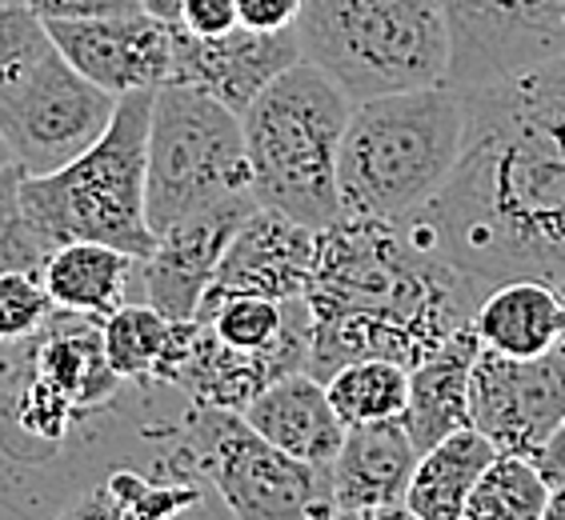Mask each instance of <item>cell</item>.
Wrapping results in <instances>:
<instances>
[{
    "label": "cell",
    "mask_w": 565,
    "mask_h": 520,
    "mask_svg": "<svg viewBox=\"0 0 565 520\" xmlns=\"http://www.w3.org/2000/svg\"><path fill=\"white\" fill-rule=\"evenodd\" d=\"M486 289L457 272L417 213L397 220L345 217L317 228L305 304L313 321L370 316L385 325L414 369L457 328L473 325Z\"/></svg>",
    "instance_id": "6da1fadb"
},
{
    "label": "cell",
    "mask_w": 565,
    "mask_h": 520,
    "mask_svg": "<svg viewBox=\"0 0 565 520\" xmlns=\"http://www.w3.org/2000/svg\"><path fill=\"white\" fill-rule=\"evenodd\" d=\"M466 144V97L441 85L353 100L338 152L345 217H409L446 185Z\"/></svg>",
    "instance_id": "7a4b0ae2"
},
{
    "label": "cell",
    "mask_w": 565,
    "mask_h": 520,
    "mask_svg": "<svg viewBox=\"0 0 565 520\" xmlns=\"http://www.w3.org/2000/svg\"><path fill=\"white\" fill-rule=\"evenodd\" d=\"M349 105L353 100L309 61L273 76L249 100L241 132L257 205L305 228H326L341 217L338 152Z\"/></svg>",
    "instance_id": "3957f363"
},
{
    "label": "cell",
    "mask_w": 565,
    "mask_h": 520,
    "mask_svg": "<svg viewBox=\"0 0 565 520\" xmlns=\"http://www.w3.org/2000/svg\"><path fill=\"white\" fill-rule=\"evenodd\" d=\"M152 88L117 97L109 129L81 156L44 176H24L21 205L44 257L73 240H97L145 260L157 245L145 217V144Z\"/></svg>",
    "instance_id": "277c9868"
},
{
    "label": "cell",
    "mask_w": 565,
    "mask_h": 520,
    "mask_svg": "<svg viewBox=\"0 0 565 520\" xmlns=\"http://www.w3.org/2000/svg\"><path fill=\"white\" fill-rule=\"evenodd\" d=\"M301 61L349 100L449 80V29L437 0H301Z\"/></svg>",
    "instance_id": "5b68a950"
},
{
    "label": "cell",
    "mask_w": 565,
    "mask_h": 520,
    "mask_svg": "<svg viewBox=\"0 0 565 520\" xmlns=\"http://www.w3.org/2000/svg\"><path fill=\"white\" fill-rule=\"evenodd\" d=\"M253 193L241 112L193 85L152 88L145 144V217L152 237L228 196Z\"/></svg>",
    "instance_id": "8992f818"
},
{
    "label": "cell",
    "mask_w": 565,
    "mask_h": 520,
    "mask_svg": "<svg viewBox=\"0 0 565 520\" xmlns=\"http://www.w3.org/2000/svg\"><path fill=\"white\" fill-rule=\"evenodd\" d=\"M173 468L209 485L233 517H333L329 473L269 445L241 412L193 404L173 448Z\"/></svg>",
    "instance_id": "52a82bcc"
},
{
    "label": "cell",
    "mask_w": 565,
    "mask_h": 520,
    "mask_svg": "<svg viewBox=\"0 0 565 520\" xmlns=\"http://www.w3.org/2000/svg\"><path fill=\"white\" fill-rule=\"evenodd\" d=\"M117 97L81 76L56 44L0 93V137L24 176L65 169L109 129Z\"/></svg>",
    "instance_id": "ba28073f"
},
{
    "label": "cell",
    "mask_w": 565,
    "mask_h": 520,
    "mask_svg": "<svg viewBox=\"0 0 565 520\" xmlns=\"http://www.w3.org/2000/svg\"><path fill=\"white\" fill-rule=\"evenodd\" d=\"M449 29V85L473 88L565 56V0H437Z\"/></svg>",
    "instance_id": "9c48e42d"
},
{
    "label": "cell",
    "mask_w": 565,
    "mask_h": 520,
    "mask_svg": "<svg viewBox=\"0 0 565 520\" xmlns=\"http://www.w3.org/2000/svg\"><path fill=\"white\" fill-rule=\"evenodd\" d=\"M565 416V336L537 357L481 348L469 372V424L498 453L533 456Z\"/></svg>",
    "instance_id": "30bf717a"
},
{
    "label": "cell",
    "mask_w": 565,
    "mask_h": 520,
    "mask_svg": "<svg viewBox=\"0 0 565 520\" xmlns=\"http://www.w3.org/2000/svg\"><path fill=\"white\" fill-rule=\"evenodd\" d=\"M44 29L56 53L113 97L161 88L173 73V21H161L149 9L93 21H49Z\"/></svg>",
    "instance_id": "8fae6325"
},
{
    "label": "cell",
    "mask_w": 565,
    "mask_h": 520,
    "mask_svg": "<svg viewBox=\"0 0 565 520\" xmlns=\"http://www.w3.org/2000/svg\"><path fill=\"white\" fill-rule=\"evenodd\" d=\"M253 208H257V196L241 193L209 208H196L157 232V245L141 260L145 296L157 313H164L169 321H193L201 296L217 277L228 240Z\"/></svg>",
    "instance_id": "7c38bea8"
},
{
    "label": "cell",
    "mask_w": 565,
    "mask_h": 520,
    "mask_svg": "<svg viewBox=\"0 0 565 520\" xmlns=\"http://www.w3.org/2000/svg\"><path fill=\"white\" fill-rule=\"evenodd\" d=\"M297 61H301V44H297L294 29L262 33V29L233 24L228 33L196 36L173 21V73H169V80L201 88L233 112L249 109V100L273 76H281Z\"/></svg>",
    "instance_id": "4fadbf2b"
},
{
    "label": "cell",
    "mask_w": 565,
    "mask_h": 520,
    "mask_svg": "<svg viewBox=\"0 0 565 520\" xmlns=\"http://www.w3.org/2000/svg\"><path fill=\"white\" fill-rule=\"evenodd\" d=\"M313 257L317 228H305L277 208L257 205L228 240L217 277L205 289V296L253 293L269 296V301H294V296H305Z\"/></svg>",
    "instance_id": "5bb4252c"
},
{
    "label": "cell",
    "mask_w": 565,
    "mask_h": 520,
    "mask_svg": "<svg viewBox=\"0 0 565 520\" xmlns=\"http://www.w3.org/2000/svg\"><path fill=\"white\" fill-rule=\"evenodd\" d=\"M417 445L402 416L349 424L329 465L333 517H397L417 468Z\"/></svg>",
    "instance_id": "9a60e30c"
},
{
    "label": "cell",
    "mask_w": 565,
    "mask_h": 520,
    "mask_svg": "<svg viewBox=\"0 0 565 520\" xmlns=\"http://www.w3.org/2000/svg\"><path fill=\"white\" fill-rule=\"evenodd\" d=\"M245 421L257 429V433L277 445L281 453L297 456L305 465L326 468L333 465V456L341 448V436H345V424L329 404L326 380L309 377V372H285L273 384H265L245 412Z\"/></svg>",
    "instance_id": "2e32d148"
},
{
    "label": "cell",
    "mask_w": 565,
    "mask_h": 520,
    "mask_svg": "<svg viewBox=\"0 0 565 520\" xmlns=\"http://www.w3.org/2000/svg\"><path fill=\"white\" fill-rule=\"evenodd\" d=\"M481 353V340L473 325L457 328L449 340L417 360L409 369V397H405L402 424L414 436L417 453L446 441L449 433L469 424V372Z\"/></svg>",
    "instance_id": "e0dca14e"
},
{
    "label": "cell",
    "mask_w": 565,
    "mask_h": 520,
    "mask_svg": "<svg viewBox=\"0 0 565 520\" xmlns=\"http://www.w3.org/2000/svg\"><path fill=\"white\" fill-rule=\"evenodd\" d=\"M33 377L61 389L81 412L109 404L120 389V377L113 372L109 357H105L97 316L61 308L53 316V325L44 321L33 353Z\"/></svg>",
    "instance_id": "ac0fdd59"
},
{
    "label": "cell",
    "mask_w": 565,
    "mask_h": 520,
    "mask_svg": "<svg viewBox=\"0 0 565 520\" xmlns=\"http://www.w3.org/2000/svg\"><path fill=\"white\" fill-rule=\"evenodd\" d=\"M100 340L113 372L132 384H177L189 357L193 321H169L152 304H120L100 321Z\"/></svg>",
    "instance_id": "d6986e66"
},
{
    "label": "cell",
    "mask_w": 565,
    "mask_h": 520,
    "mask_svg": "<svg viewBox=\"0 0 565 520\" xmlns=\"http://www.w3.org/2000/svg\"><path fill=\"white\" fill-rule=\"evenodd\" d=\"M473 333L481 348L505 353V357H537L557 345L565 333L562 301L550 281H501L481 296L473 313Z\"/></svg>",
    "instance_id": "ffe728a7"
},
{
    "label": "cell",
    "mask_w": 565,
    "mask_h": 520,
    "mask_svg": "<svg viewBox=\"0 0 565 520\" xmlns=\"http://www.w3.org/2000/svg\"><path fill=\"white\" fill-rule=\"evenodd\" d=\"M132 264H141V260L113 249V245L73 240V245H61V249H53L44 257L41 281L56 308L105 321L129 296Z\"/></svg>",
    "instance_id": "44dd1931"
},
{
    "label": "cell",
    "mask_w": 565,
    "mask_h": 520,
    "mask_svg": "<svg viewBox=\"0 0 565 520\" xmlns=\"http://www.w3.org/2000/svg\"><path fill=\"white\" fill-rule=\"evenodd\" d=\"M493 456H498V448L473 424L429 445L417 456L414 477L405 488V512L417 520H461L469 492Z\"/></svg>",
    "instance_id": "7402d4cb"
},
{
    "label": "cell",
    "mask_w": 565,
    "mask_h": 520,
    "mask_svg": "<svg viewBox=\"0 0 565 520\" xmlns=\"http://www.w3.org/2000/svg\"><path fill=\"white\" fill-rule=\"evenodd\" d=\"M205 488L189 477L145 480L137 473H113L105 485L88 488L85 497L68 505V517H105V520H164L201 505Z\"/></svg>",
    "instance_id": "603a6c76"
},
{
    "label": "cell",
    "mask_w": 565,
    "mask_h": 520,
    "mask_svg": "<svg viewBox=\"0 0 565 520\" xmlns=\"http://www.w3.org/2000/svg\"><path fill=\"white\" fill-rule=\"evenodd\" d=\"M329 404L341 416V424H365V421H390L402 416L405 397H409V369L385 357H361L341 365L326 380Z\"/></svg>",
    "instance_id": "cb8c5ba5"
},
{
    "label": "cell",
    "mask_w": 565,
    "mask_h": 520,
    "mask_svg": "<svg viewBox=\"0 0 565 520\" xmlns=\"http://www.w3.org/2000/svg\"><path fill=\"white\" fill-rule=\"evenodd\" d=\"M550 485L533 456L498 453L466 500L469 520H542Z\"/></svg>",
    "instance_id": "d4e9b609"
},
{
    "label": "cell",
    "mask_w": 565,
    "mask_h": 520,
    "mask_svg": "<svg viewBox=\"0 0 565 520\" xmlns=\"http://www.w3.org/2000/svg\"><path fill=\"white\" fill-rule=\"evenodd\" d=\"M21 164L0 169V272H41L44 249L21 205Z\"/></svg>",
    "instance_id": "484cf974"
},
{
    "label": "cell",
    "mask_w": 565,
    "mask_h": 520,
    "mask_svg": "<svg viewBox=\"0 0 565 520\" xmlns=\"http://www.w3.org/2000/svg\"><path fill=\"white\" fill-rule=\"evenodd\" d=\"M53 308L56 304L44 289L41 272H0V345L36 336Z\"/></svg>",
    "instance_id": "4316f807"
},
{
    "label": "cell",
    "mask_w": 565,
    "mask_h": 520,
    "mask_svg": "<svg viewBox=\"0 0 565 520\" xmlns=\"http://www.w3.org/2000/svg\"><path fill=\"white\" fill-rule=\"evenodd\" d=\"M53 48L49 29L29 4H0V93Z\"/></svg>",
    "instance_id": "83f0119b"
},
{
    "label": "cell",
    "mask_w": 565,
    "mask_h": 520,
    "mask_svg": "<svg viewBox=\"0 0 565 520\" xmlns=\"http://www.w3.org/2000/svg\"><path fill=\"white\" fill-rule=\"evenodd\" d=\"M12 416H17V424H21V433L56 445V441H65L68 436V429H73V421L81 416V409H76L61 389H53L49 380L33 377L29 384H24Z\"/></svg>",
    "instance_id": "f1b7e54d"
},
{
    "label": "cell",
    "mask_w": 565,
    "mask_h": 520,
    "mask_svg": "<svg viewBox=\"0 0 565 520\" xmlns=\"http://www.w3.org/2000/svg\"><path fill=\"white\" fill-rule=\"evenodd\" d=\"M513 85L525 97V105L542 117L545 129L554 132L557 149L565 156V56H557L550 65L525 68L513 76Z\"/></svg>",
    "instance_id": "f546056e"
},
{
    "label": "cell",
    "mask_w": 565,
    "mask_h": 520,
    "mask_svg": "<svg viewBox=\"0 0 565 520\" xmlns=\"http://www.w3.org/2000/svg\"><path fill=\"white\" fill-rule=\"evenodd\" d=\"M29 9L49 21H93V17H120V12L145 9L141 0H24Z\"/></svg>",
    "instance_id": "4dcf8cb0"
},
{
    "label": "cell",
    "mask_w": 565,
    "mask_h": 520,
    "mask_svg": "<svg viewBox=\"0 0 565 520\" xmlns=\"http://www.w3.org/2000/svg\"><path fill=\"white\" fill-rule=\"evenodd\" d=\"M177 24L196 36H217L237 24V0H181Z\"/></svg>",
    "instance_id": "1f68e13d"
},
{
    "label": "cell",
    "mask_w": 565,
    "mask_h": 520,
    "mask_svg": "<svg viewBox=\"0 0 565 520\" xmlns=\"http://www.w3.org/2000/svg\"><path fill=\"white\" fill-rule=\"evenodd\" d=\"M297 12H301V0H237V24L245 29H294Z\"/></svg>",
    "instance_id": "d6a6232c"
},
{
    "label": "cell",
    "mask_w": 565,
    "mask_h": 520,
    "mask_svg": "<svg viewBox=\"0 0 565 520\" xmlns=\"http://www.w3.org/2000/svg\"><path fill=\"white\" fill-rule=\"evenodd\" d=\"M533 465L545 477V485H562L565 480V416L557 421V429L545 436L537 453H533Z\"/></svg>",
    "instance_id": "836d02e7"
},
{
    "label": "cell",
    "mask_w": 565,
    "mask_h": 520,
    "mask_svg": "<svg viewBox=\"0 0 565 520\" xmlns=\"http://www.w3.org/2000/svg\"><path fill=\"white\" fill-rule=\"evenodd\" d=\"M542 520H565V480H562V485H550Z\"/></svg>",
    "instance_id": "e575fe53"
},
{
    "label": "cell",
    "mask_w": 565,
    "mask_h": 520,
    "mask_svg": "<svg viewBox=\"0 0 565 520\" xmlns=\"http://www.w3.org/2000/svg\"><path fill=\"white\" fill-rule=\"evenodd\" d=\"M141 4L161 21H177V12H181V0H141Z\"/></svg>",
    "instance_id": "d590c367"
},
{
    "label": "cell",
    "mask_w": 565,
    "mask_h": 520,
    "mask_svg": "<svg viewBox=\"0 0 565 520\" xmlns=\"http://www.w3.org/2000/svg\"><path fill=\"white\" fill-rule=\"evenodd\" d=\"M554 293H557V301H562V316H565V277H557V281H554Z\"/></svg>",
    "instance_id": "8d00e7d4"
},
{
    "label": "cell",
    "mask_w": 565,
    "mask_h": 520,
    "mask_svg": "<svg viewBox=\"0 0 565 520\" xmlns=\"http://www.w3.org/2000/svg\"><path fill=\"white\" fill-rule=\"evenodd\" d=\"M4 164H12V152H9V144H4V137H0V169Z\"/></svg>",
    "instance_id": "74e56055"
},
{
    "label": "cell",
    "mask_w": 565,
    "mask_h": 520,
    "mask_svg": "<svg viewBox=\"0 0 565 520\" xmlns=\"http://www.w3.org/2000/svg\"><path fill=\"white\" fill-rule=\"evenodd\" d=\"M0 4H24V0H0Z\"/></svg>",
    "instance_id": "f35d334b"
}]
</instances>
